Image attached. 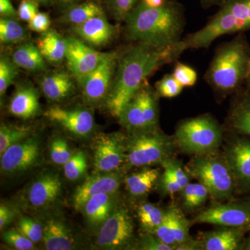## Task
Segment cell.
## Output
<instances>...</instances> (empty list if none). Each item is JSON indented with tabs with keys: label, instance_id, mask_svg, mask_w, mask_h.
I'll use <instances>...</instances> for the list:
<instances>
[{
	"label": "cell",
	"instance_id": "obj_1",
	"mask_svg": "<svg viewBox=\"0 0 250 250\" xmlns=\"http://www.w3.org/2000/svg\"><path fill=\"white\" fill-rule=\"evenodd\" d=\"M184 52L182 42L165 47L139 43L126 51L117 66L107 100V108L118 117L146 79L164 64L174 62Z\"/></svg>",
	"mask_w": 250,
	"mask_h": 250
},
{
	"label": "cell",
	"instance_id": "obj_2",
	"mask_svg": "<svg viewBox=\"0 0 250 250\" xmlns=\"http://www.w3.org/2000/svg\"><path fill=\"white\" fill-rule=\"evenodd\" d=\"M125 21L130 39L156 47L180 42L185 24L182 6L171 1L159 7H149L140 2Z\"/></svg>",
	"mask_w": 250,
	"mask_h": 250
},
{
	"label": "cell",
	"instance_id": "obj_3",
	"mask_svg": "<svg viewBox=\"0 0 250 250\" xmlns=\"http://www.w3.org/2000/svg\"><path fill=\"white\" fill-rule=\"evenodd\" d=\"M250 67V46L240 34L217 49L205 79L213 88L231 93L246 82Z\"/></svg>",
	"mask_w": 250,
	"mask_h": 250
},
{
	"label": "cell",
	"instance_id": "obj_4",
	"mask_svg": "<svg viewBox=\"0 0 250 250\" xmlns=\"http://www.w3.org/2000/svg\"><path fill=\"white\" fill-rule=\"evenodd\" d=\"M250 30V0H225L200 30L182 39L184 50L207 48L219 37Z\"/></svg>",
	"mask_w": 250,
	"mask_h": 250
},
{
	"label": "cell",
	"instance_id": "obj_5",
	"mask_svg": "<svg viewBox=\"0 0 250 250\" xmlns=\"http://www.w3.org/2000/svg\"><path fill=\"white\" fill-rule=\"evenodd\" d=\"M223 131L213 118L201 116L182 122L176 130L179 147L188 154L204 155L214 152L221 144Z\"/></svg>",
	"mask_w": 250,
	"mask_h": 250
},
{
	"label": "cell",
	"instance_id": "obj_6",
	"mask_svg": "<svg viewBox=\"0 0 250 250\" xmlns=\"http://www.w3.org/2000/svg\"><path fill=\"white\" fill-rule=\"evenodd\" d=\"M188 170L207 188L214 198L225 200L232 196L236 182L226 161L204 154L193 159L189 164Z\"/></svg>",
	"mask_w": 250,
	"mask_h": 250
},
{
	"label": "cell",
	"instance_id": "obj_7",
	"mask_svg": "<svg viewBox=\"0 0 250 250\" xmlns=\"http://www.w3.org/2000/svg\"><path fill=\"white\" fill-rule=\"evenodd\" d=\"M172 149L171 140L155 129L138 131L127 140L126 161L131 167L162 164L169 159Z\"/></svg>",
	"mask_w": 250,
	"mask_h": 250
},
{
	"label": "cell",
	"instance_id": "obj_8",
	"mask_svg": "<svg viewBox=\"0 0 250 250\" xmlns=\"http://www.w3.org/2000/svg\"><path fill=\"white\" fill-rule=\"evenodd\" d=\"M192 223L243 228L250 231V200L210 207L195 216Z\"/></svg>",
	"mask_w": 250,
	"mask_h": 250
},
{
	"label": "cell",
	"instance_id": "obj_9",
	"mask_svg": "<svg viewBox=\"0 0 250 250\" xmlns=\"http://www.w3.org/2000/svg\"><path fill=\"white\" fill-rule=\"evenodd\" d=\"M134 236V224L125 208L113 210L103 224L97 244L103 249L119 250L129 244Z\"/></svg>",
	"mask_w": 250,
	"mask_h": 250
},
{
	"label": "cell",
	"instance_id": "obj_10",
	"mask_svg": "<svg viewBox=\"0 0 250 250\" xmlns=\"http://www.w3.org/2000/svg\"><path fill=\"white\" fill-rule=\"evenodd\" d=\"M118 56L106 53L98 67L81 83L83 98L90 104H98L107 100L117 68Z\"/></svg>",
	"mask_w": 250,
	"mask_h": 250
},
{
	"label": "cell",
	"instance_id": "obj_11",
	"mask_svg": "<svg viewBox=\"0 0 250 250\" xmlns=\"http://www.w3.org/2000/svg\"><path fill=\"white\" fill-rule=\"evenodd\" d=\"M66 42L65 59L67 67L74 78L81 84L98 67L106 53L95 50L91 46L77 38H66Z\"/></svg>",
	"mask_w": 250,
	"mask_h": 250
},
{
	"label": "cell",
	"instance_id": "obj_12",
	"mask_svg": "<svg viewBox=\"0 0 250 250\" xmlns=\"http://www.w3.org/2000/svg\"><path fill=\"white\" fill-rule=\"evenodd\" d=\"M126 143L121 134H102L94 146V166L98 173L114 172L126 160Z\"/></svg>",
	"mask_w": 250,
	"mask_h": 250
},
{
	"label": "cell",
	"instance_id": "obj_13",
	"mask_svg": "<svg viewBox=\"0 0 250 250\" xmlns=\"http://www.w3.org/2000/svg\"><path fill=\"white\" fill-rule=\"evenodd\" d=\"M41 152L40 140L29 137L7 148L1 155V170L5 174L25 172L35 165Z\"/></svg>",
	"mask_w": 250,
	"mask_h": 250
},
{
	"label": "cell",
	"instance_id": "obj_14",
	"mask_svg": "<svg viewBox=\"0 0 250 250\" xmlns=\"http://www.w3.org/2000/svg\"><path fill=\"white\" fill-rule=\"evenodd\" d=\"M45 116L77 137H87L95 126L93 113L85 108L67 109L52 106L46 111Z\"/></svg>",
	"mask_w": 250,
	"mask_h": 250
},
{
	"label": "cell",
	"instance_id": "obj_15",
	"mask_svg": "<svg viewBox=\"0 0 250 250\" xmlns=\"http://www.w3.org/2000/svg\"><path fill=\"white\" fill-rule=\"evenodd\" d=\"M226 162L229 166L236 185L243 191L250 190V141L237 138L230 143L226 152Z\"/></svg>",
	"mask_w": 250,
	"mask_h": 250
},
{
	"label": "cell",
	"instance_id": "obj_16",
	"mask_svg": "<svg viewBox=\"0 0 250 250\" xmlns=\"http://www.w3.org/2000/svg\"><path fill=\"white\" fill-rule=\"evenodd\" d=\"M121 184V176L114 172H104L88 177L74 192V207L76 209L83 208L90 197L99 194L116 193Z\"/></svg>",
	"mask_w": 250,
	"mask_h": 250
},
{
	"label": "cell",
	"instance_id": "obj_17",
	"mask_svg": "<svg viewBox=\"0 0 250 250\" xmlns=\"http://www.w3.org/2000/svg\"><path fill=\"white\" fill-rule=\"evenodd\" d=\"M62 188V180L57 174H42L29 188L27 197L29 204L35 208H45L57 200Z\"/></svg>",
	"mask_w": 250,
	"mask_h": 250
},
{
	"label": "cell",
	"instance_id": "obj_18",
	"mask_svg": "<svg viewBox=\"0 0 250 250\" xmlns=\"http://www.w3.org/2000/svg\"><path fill=\"white\" fill-rule=\"evenodd\" d=\"M72 29L85 43L95 47L106 45L115 34V28L108 22L104 14L90 18L82 24L75 25Z\"/></svg>",
	"mask_w": 250,
	"mask_h": 250
},
{
	"label": "cell",
	"instance_id": "obj_19",
	"mask_svg": "<svg viewBox=\"0 0 250 250\" xmlns=\"http://www.w3.org/2000/svg\"><path fill=\"white\" fill-rule=\"evenodd\" d=\"M249 230L243 228H225L206 233L200 242L201 250H242L245 233Z\"/></svg>",
	"mask_w": 250,
	"mask_h": 250
},
{
	"label": "cell",
	"instance_id": "obj_20",
	"mask_svg": "<svg viewBox=\"0 0 250 250\" xmlns=\"http://www.w3.org/2000/svg\"><path fill=\"white\" fill-rule=\"evenodd\" d=\"M9 110L13 116L24 120L35 116L40 110L39 92L33 85H21L13 95Z\"/></svg>",
	"mask_w": 250,
	"mask_h": 250
},
{
	"label": "cell",
	"instance_id": "obj_21",
	"mask_svg": "<svg viewBox=\"0 0 250 250\" xmlns=\"http://www.w3.org/2000/svg\"><path fill=\"white\" fill-rule=\"evenodd\" d=\"M73 78L72 74L62 70L50 72L41 80V89L50 101H62L70 97L75 90Z\"/></svg>",
	"mask_w": 250,
	"mask_h": 250
},
{
	"label": "cell",
	"instance_id": "obj_22",
	"mask_svg": "<svg viewBox=\"0 0 250 250\" xmlns=\"http://www.w3.org/2000/svg\"><path fill=\"white\" fill-rule=\"evenodd\" d=\"M42 241L48 250H72L75 245V239L66 225L56 219L47 220L44 225Z\"/></svg>",
	"mask_w": 250,
	"mask_h": 250
},
{
	"label": "cell",
	"instance_id": "obj_23",
	"mask_svg": "<svg viewBox=\"0 0 250 250\" xmlns=\"http://www.w3.org/2000/svg\"><path fill=\"white\" fill-rule=\"evenodd\" d=\"M38 48L42 57L54 64L61 63L65 59L66 39L54 31H47L38 39Z\"/></svg>",
	"mask_w": 250,
	"mask_h": 250
},
{
	"label": "cell",
	"instance_id": "obj_24",
	"mask_svg": "<svg viewBox=\"0 0 250 250\" xmlns=\"http://www.w3.org/2000/svg\"><path fill=\"white\" fill-rule=\"evenodd\" d=\"M114 194H99L86 202L82 208L90 224L98 225L107 220L114 210Z\"/></svg>",
	"mask_w": 250,
	"mask_h": 250
},
{
	"label": "cell",
	"instance_id": "obj_25",
	"mask_svg": "<svg viewBox=\"0 0 250 250\" xmlns=\"http://www.w3.org/2000/svg\"><path fill=\"white\" fill-rule=\"evenodd\" d=\"M11 59L18 67L29 71H41L45 67V58L37 46L31 42L23 44L15 49Z\"/></svg>",
	"mask_w": 250,
	"mask_h": 250
},
{
	"label": "cell",
	"instance_id": "obj_26",
	"mask_svg": "<svg viewBox=\"0 0 250 250\" xmlns=\"http://www.w3.org/2000/svg\"><path fill=\"white\" fill-rule=\"evenodd\" d=\"M118 118L123 126L134 132L152 130L148 126L137 93L125 105Z\"/></svg>",
	"mask_w": 250,
	"mask_h": 250
},
{
	"label": "cell",
	"instance_id": "obj_27",
	"mask_svg": "<svg viewBox=\"0 0 250 250\" xmlns=\"http://www.w3.org/2000/svg\"><path fill=\"white\" fill-rule=\"evenodd\" d=\"M159 177V170L154 168L130 174L125 180L126 189L132 196H143L151 190Z\"/></svg>",
	"mask_w": 250,
	"mask_h": 250
},
{
	"label": "cell",
	"instance_id": "obj_28",
	"mask_svg": "<svg viewBox=\"0 0 250 250\" xmlns=\"http://www.w3.org/2000/svg\"><path fill=\"white\" fill-rule=\"evenodd\" d=\"M229 122L237 132L250 136V93L241 97L233 106Z\"/></svg>",
	"mask_w": 250,
	"mask_h": 250
},
{
	"label": "cell",
	"instance_id": "obj_29",
	"mask_svg": "<svg viewBox=\"0 0 250 250\" xmlns=\"http://www.w3.org/2000/svg\"><path fill=\"white\" fill-rule=\"evenodd\" d=\"M103 14L104 13L100 5L93 1H87L70 6L64 15L63 20L65 22L78 25Z\"/></svg>",
	"mask_w": 250,
	"mask_h": 250
},
{
	"label": "cell",
	"instance_id": "obj_30",
	"mask_svg": "<svg viewBox=\"0 0 250 250\" xmlns=\"http://www.w3.org/2000/svg\"><path fill=\"white\" fill-rule=\"evenodd\" d=\"M27 34L24 27L14 18L0 19V41L1 43L16 44L25 40Z\"/></svg>",
	"mask_w": 250,
	"mask_h": 250
},
{
	"label": "cell",
	"instance_id": "obj_31",
	"mask_svg": "<svg viewBox=\"0 0 250 250\" xmlns=\"http://www.w3.org/2000/svg\"><path fill=\"white\" fill-rule=\"evenodd\" d=\"M141 226L148 232L154 233L165 217L166 211L151 204H143L137 209Z\"/></svg>",
	"mask_w": 250,
	"mask_h": 250
},
{
	"label": "cell",
	"instance_id": "obj_32",
	"mask_svg": "<svg viewBox=\"0 0 250 250\" xmlns=\"http://www.w3.org/2000/svg\"><path fill=\"white\" fill-rule=\"evenodd\" d=\"M31 133V128L29 126L1 125L0 127V155L13 145L29 138Z\"/></svg>",
	"mask_w": 250,
	"mask_h": 250
},
{
	"label": "cell",
	"instance_id": "obj_33",
	"mask_svg": "<svg viewBox=\"0 0 250 250\" xmlns=\"http://www.w3.org/2000/svg\"><path fill=\"white\" fill-rule=\"evenodd\" d=\"M186 209L193 210L203 205L208 198V189L201 183L188 184L182 190Z\"/></svg>",
	"mask_w": 250,
	"mask_h": 250
},
{
	"label": "cell",
	"instance_id": "obj_34",
	"mask_svg": "<svg viewBox=\"0 0 250 250\" xmlns=\"http://www.w3.org/2000/svg\"><path fill=\"white\" fill-rule=\"evenodd\" d=\"M63 166L64 174L67 179L75 181L80 179L85 173L88 167L85 152L82 150L77 151L72 154Z\"/></svg>",
	"mask_w": 250,
	"mask_h": 250
},
{
	"label": "cell",
	"instance_id": "obj_35",
	"mask_svg": "<svg viewBox=\"0 0 250 250\" xmlns=\"http://www.w3.org/2000/svg\"><path fill=\"white\" fill-rule=\"evenodd\" d=\"M18 65L4 55L0 59V95L2 97L18 73Z\"/></svg>",
	"mask_w": 250,
	"mask_h": 250
},
{
	"label": "cell",
	"instance_id": "obj_36",
	"mask_svg": "<svg viewBox=\"0 0 250 250\" xmlns=\"http://www.w3.org/2000/svg\"><path fill=\"white\" fill-rule=\"evenodd\" d=\"M154 235L159 240L168 245L174 250L177 248V242L174 237L173 222H172V209L166 211L165 217L161 225L154 231Z\"/></svg>",
	"mask_w": 250,
	"mask_h": 250
},
{
	"label": "cell",
	"instance_id": "obj_37",
	"mask_svg": "<svg viewBox=\"0 0 250 250\" xmlns=\"http://www.w3.org/2000/svg\"><path fill=\"white\" fill-rule=\"evenodd\" d=\"M172 222L174 237L177 242V248L191 241L189 235L190 224L187 219L184 218V215L176 208H172Z\"/></svg>",
	"mask_w": 250,
	"mask_h": 250
},
{
	"label": "cell",
	"instance_id": "obj_38",
	"mask_svg": "<svg viewBox=\"0 0 250 250\" xmlns=\"http://www.w3.org/2000/svg\"><path fill=\"white\" fill-rule=\"evenodd\" d=\"M156 90L159 95L166 98L177 97L182 93L184 87L179 84L173 75H166L161 80L156 82Z\"/></svg>",
	"mask_w": 250,
	"mask_h": 250
},
{
	"label": "cell",
	"instance_id": "obj_39",
	"mask_svg": "<svg viewBox=\"0 0 250 250\" xmlns=\"http://www.w3.org/2000/svg\"><path fill=\"white\" fill-rule=\"evenodd\" d=\"M18 231L29 239L38 243L43 238V226L27 217L20 219L18 223Z\"/></svg>",
	"mask_w": 250,
	"mask_h": 250
},
{
	"label": "cell",
	"instance_id": "obj_40",
	"mask_svg": "<svg viewBox=\"0 0 250 250\" xmlns=\"http://www.w3.org/2000/svg\"><path fill=\"white\" fill-rule=\"evenodd\" d=\"M72 154L65 140L57 138L52 141L50 146L51 159L57 165H64Z\"/></svg>",
	"mask_w": 250,
	"mask_h": 250
},
{
	"label": "cell",
	"instance_id": "obj_41",
	"mask_svg": "<svg viewBox=\"0 0 250 250\" xmlns=\"http://www.w3.org/2000/svg\"><path fill=\"white\" fill-rule=\"evenodd\" d=\"M172 75L183 87L193 86L197 80L196 71L192 67L181 62H177Z\"/></svg>",
	"mask_w": 250,
	"mask_h": 250
},
{
	"label": "cell",
	"instance_id": "obj_42",
	"mask_svg": "<svg viewBox=\"0 0 250 250\" xmlns=\"http://www.w3.org/2000/svg\"><path fill=\"white\" fill-rule=\"evenodd\" d=\"M3 238L6 243L19 250H30L34 248V242L16 230H7L3 233Z\"/></svg>",
	"mask_w": 250,
	"mask_h": 250
},
{
	"label": "cell",
	"instance_id": "obj_43",
	"mask_svg": "<svg viewBox=\"0 0 250 250\" xmlns=\"http://www.w3.org/2000/svg\"><path fill=\"white\" fill-rule=\"evenodd\" d=\"M139 0H108L113 16L118 21H124Z\"/></svg>",
	"mask_w": 250,
	"mask_h": 250
},
{
	"label": "cell",
	"instance_id": "obj_44",
	"mask_svg": "<svg viewBox=\"0 0 250 250\" xmlns=\"http://www.w3.org/2000/svg\"><path fill=\"white\" fill-rule=\"evenodd\" d=\"M162 165L164 166V169L168 170L170 172L172 177L180 184L182 189L187 187L188 184H189L188 175L178 163L168 159L164 161Z\"/></svg>",
	"mask_w": 250,
	"mask_h": 250
},
{
	"label": "cell",
	"instance_id": "obj_45",
	"mask_svg": "<svg viewBox=\"0 0 250 250\" xmlns=\"http://www.w3.org/2000/svg\"><path fill=\"white\" fill-rule=\"evenodd\" d=\"M39 13V3L33 0H22L18 8L19 18L29 22Z\"/></svg>",
	"mask_w": 250,
	"mask_h": 250
},
{
	"label": "cell",
	"instance_id": "obj_46",
	"mask_svg": "<svg viewBox=\"0 0 250 250\" xmlns=\"http://www.w3.org/2000/svg\"><path fill=\"white\" fill-rule=\"evenodd\" d=\"M50 25L49 15L43 12L38 13L28 24L31 30L39 33H45L48 31Z\"/></svg>",
	"mask_w": 250,
	"mask_h": 250
},
{
	"label": "cell",
	"instance_id": "obj_47",
	"mask_svg": "<svg viewBox=\"0 0 250 250\" xmlns=\"http://www.w3.org/2000/svg\"><path fill=\"white\" fill-rule=\"evenodd\" d=\"M140 249L143 250H173L172 247L166 244L157 237L146 236L140 242Z\"/></svg>",
	"mask_w": 250,
	"mask_h": 250
},
{
	"label": "cell",
	"instance_id": "obj_48",
	"mask_svg": "<svg viewBox=\"0 0 250 250\" xmlns=\"http://www.w3.org/2000/svg\"><path fill=\"white\" fill-rule=\"evenodd\" d=\"M161 186L164 192L170 195L182 191V190L180 184L172 177L170 172L166 169L161 179Z\"/></svg>",
	"mask_w": 250,
	"mask_h": 250
},
{
	"label": "cell",
	"instance_id": "obj_49",
	"mask_svg": "<svg viewBox=\"0 0 250 250\" xmlns=\"http://www.w3.org/2000/svg\"><path fill=\"white\" fill-rule=\"evenodd\" d=\"M16 211L11 207L1 204L0 206V229L4 230L9 225L16 216Z\"/></svg>",
	"mask_w": 250,
	"mask_h": 250
},
{
	"label": "cell",
	"instance_id": "obj_50",
	"mask_svg": "<svg viewBox=\"0 0 250 250\" xmlns=\"http://www.w3.org/2000/svg\"><path fill=\"white\" fill-rule=\"evenodd\" d=\"M0 14L3 17L14 18L18 16L11 0H0Z\"/></svg>",
	"mask_w": 250,
	"mask_h": 250
},
{
	"label": "cell",
	"instance_id": "obj_51",
	"mask_svg": "<svg viewBox=\"0 0 250 250\" xmlns=\"http://www.w3.org/2000/svg\"><path fill=\"white\" fill-rule=\"evenodd\" d=\"M167 0H141V2L149 7H159L167 2Z\"/></svg>",
	"mask_w": 250,
	"mask_h": 250
},
{
	"label": "cell",
	"instance_id": "obj_52",
	"mask_svg": "<svg viewBox=\"0 0 250 250\" xmlns=\"http://www.w3.org/2000/svg\"><path fill=\"white\" fill-rule=\"evenodd\" d=\"M202 4L205 6H210L212 5L219 4V3H223L225 0H200Z\"/></svg>",
	"mask_w": 250,
	"mask_h": 250
},
{
	"label": "cell",
	"instance_id": "obj_53",
	"mask_svg": "<svg viewBox=\"0 0 250 250\" xmlns=\"http://www.w3.org/2000/svg\"><path fill=\"white\" fill-rule=\"evenodd\" d=\"M242 250H250V235L247 238H245Z\"/></svg>",
	"mask_w": 250,
	"mask_h": 250
},
{
	"label": "cell",
	"instance_id": "obj_54",
	"mask_svg": "<svg viewBox=\"0 0 250 250\" xmlns=\"http://www.w3.org/2000/svg\"><path fill=\"white\" fill-rule=\"evenodd\" d=\"M57 1L62 5H71L77 0H57Z\"/></svg>",
	"mask_w": 250,
	"mask_h": 250
},
{
	"label": "cell",
	"instance_id": "obj_55",
	"mask_svg": "<svg viewBox=\"0 0 250 250\" xmlns=\"http://www.w3.org/2000/svg\"><path fill=\"white\" fill-rule=\"evenodd\" d=\"M33 1H36L37 3H42V4H49L52 0H33Z\"/></svg>",
	"mask_w": 250,
	"mask_h": 250
},
{
	"label": "cell",
	"instance_id": "obj_56",
	"mask_svg": "<svg viewBox=\"0 0 250 250\" xmlns=\"http://www.w3.org/2000/svg\"><path fill=\"white\" fill-rule=\"evenodd\" d=\"M246 82L247 84H248V86L249 87V88L250 89V67L249 72H248V77H247Z\"/></svg>",
	"mask_w": 250,
	"mask_h": 250
},
{
	"label": "cell",
	"instance_id": "obj_57",
	"mask_svg": "<svg viewBox=\"0 0 250 250\" xmlns=\"http://www.w3.org/2000/svg\"><path fill=\"white\" fill-rule=\"evenodd\" d=\"M77 1H78V0H77Z\"/></svg>",
	"mask_w": 250,
	"mask_h": 250
}]
</instances>
